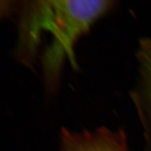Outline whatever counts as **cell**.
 I'll use <instances>...</instances> for the list:
<instances>
[{
  "label": "cell",
  "instance_id": "cell-4",
  "mask_svg": "<svg viewBox=\"0 0 151 151\" xmlns=\"http://www.w3.org/2000/svg\"><path fill=\"white\" fill-rule=\"evenodd\" d=\"M16 5L13 1H0V18L10 14L15 10Z\"/></svg>",
  "mask_w": 151,
  "mask_h": 151
},
{
  "label": "cell",
  "instance_id": "cell-3",
  "mask_svg": "<svg viewBox=\"0 0 151 151\" xmlns=\"http://www.w3.org/2000/svg\"><path fill=\"white\" fill-rule=\"evenodd\" d=\"M60 140L61 151H128L124 131L106 127L79 132L62 128Z\"/></svg>",
  "mask_w": 151,
  "mask_h": 151
},
{
  "label": "cell",
  "instance_id": "cell-2",
  "mask_svg": "<svg viewBox=\"0 0 151 151\" xmlns=\"http://www.w3.org/2000/svg\"><path fill=\"white\" fill-rule=\"evenodd\" d=\"M136 58L137 77L130 97L143 134L151 144V37L140 39Z\"/></svg>",
  "mask_w": 151,
  "mask_h": 151
},
{
  "label": "cell",
  "instance_id": "cell-1",
  "mask_svg": "<svg viewBox=\"0 0 151 151\" xmlns=\"http://www.w3.org/2000/svg\"><path fill=\"white\" fill-rule=\"evenodd\" d=\"M113 3L107 0L25 1L19 24L17 58L24 65H32L41 37L44 33L50 36V42L43 55V68L46 87L55 90L67 60L77 68V41L112 9Z\"/></svg>",
  "mask_w": 151,
  "mask_h": 151
}]
</instances>
